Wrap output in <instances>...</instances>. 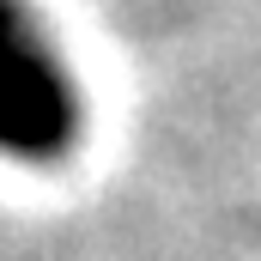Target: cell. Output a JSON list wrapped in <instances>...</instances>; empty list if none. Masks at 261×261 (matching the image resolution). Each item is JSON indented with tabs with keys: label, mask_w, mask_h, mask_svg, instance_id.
<instances>
[{
	"label": "cell",
	"mask_w": 261,
	"mask_h": 261,
	"mask_svg": "<svg viewBox=\"0 0 261 261\" xmlns=\"http://www.w3.org/2000/svg\"><path fill=\"white\" fill-rule=\"evenodd\" d=\"M79 140V91L37 37L31 12L0 0V152L49 164Z\"/></svg>",
	"instance_id": "cell-1"
}]
</instances>
